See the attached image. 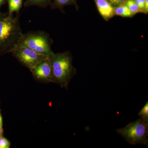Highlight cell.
Wrapping results in <instances>:
<instances>
[{"instance_id":"1","label":"cell","mask_w":148,"mask_h":148,"mask_svg":"<svg viewBox=\"0 0 148 148\" xmlns=\"http://www.w3.org/2000/svg\"><path fill=\"white\" fill-rule=\"evenodd\" d=\"M18 17L0 12V55L11 53L19 44L23 34Z\"/></svg>"},{"instance_id":"9","label":"cell","mask_w":148,"mask_h":148,"mask_svg":"<svg viewBox=\"0 0 148 148\" xmlns=\"http://www.w3.org/2000/svg\"><path fill=\"white\" fill-rule=\"evenodd\" d=\"M53 1V0H25L24 5L25 7L35 6L45 8L50 5Z\"/></svg>"},{"instance_id":"19","label":"cell","mask_w":148,"mask_h":148,"mask_svg":"<svg viewBox=\"0 0 148 148\" xmlns=\"http://www.w3.org/2000/svg\"><path fill=\"white\" fill-rule=\"evenodd\" d=\"M3 126V119L1 114L0 113V127H2Z\"/></svg>"},{"instance_id":"5","label":"cell","mask_w":148,"mask_h":148,"mask_svg":"<svg viewBox=\"0 0 148 148\" xmlns=\"http://www.w3.org/2000/svg\"><path fill=\"white\" fill-rule=\"evenodd\" d=\"M11 53L21 64L30 69V71L41 61L49 57L38 53L24 46H17Z\"/></svg>"},{"instance_id":"2","label":"cell","mask_w":148,"mask_h":148,"mask_svg":"<svg viewBox=\"0 0 148 148\" xmlns=\"http://www.w3.org/2000/svg\"><path fill=\"white\" fill-rule=\"evenodd\" d=\"M51 66V81L67 87L70 80L76 74L72 64L71 54L69 51L53 53L49 56Z\"/></svg>"},{"instance_id":"8","label":"cell","mask_w":148,"mask_h":148,"mask_svg":"<svg viewBox=\"0 0 148 148\" xmlns=\"http://www.w3.org/2000/svg\"><path fill=\"white\" fill-rule=\"evenodd\" d=\"M8 3V12L9 15H13L15 12L16 15H19V12L23 5V0H7Z\"/></svg>"},{"instance_id":"6","label":"cell","mask_w":148,"mask_h":148,"mask_svg":"<svg viewBox=\"0 0 148 148\" xmlns=\"http://www.w3.org/2000/svg\"><path fill=\"white\" fill-rule=\"evenodd\" d=\"M37 79L45 81H51V66L49 57L43 60L31 70Z\"/></svg>"},{"instance_id":"3","label":"cell","mask_w":148,"mask_h":148,"mask_svg":"<svg viewBox=\"0 0 148 148\" xmlns=\"http://www.w3.org/2000/svg\"><path fill=\"white\" fill-rule=\"evenodd\" d=\"M53 41L44 31L30 32L23 34L18 45L24 46L41 54L49 56L54 53L51 47Z\"/></svg>"},{"instance_id":"13","label":"cell","mask_w":148,"mask_h":148,"mask_svg":"<svg viewBox=\"0 0 148 148\" xmlns=\"http://www.w3.org/2000/svg\"><path fill=\"white\" fill-rule=\"evenodd\" d=\"M138 115L140 117V118L148 121V102L146 103L145 106L141 109V110L138 113Z\"/></svg>"},{"instance_id":"10","label":"cell","mask_w":148,"mask_h":148,"mask_svg":"<svg viewBox=\"0 0 148 148\" xmlns=\"http://www.w3.org/2000/svg\"><path fill=\"white\" fill-rule=\"evenodd\" d=\"M76 5V0H53L50 4L51 9H58L62 12H64V7L65 6Z\"/></svg>"},{"instance_id":"12","label":"cell","mask_w":148,"mask_h":148,"mask_svg":"<svg viewBox=\"0 0 148 148\" xmlns=\"http://www.w3.org/2000/svg\"><path fill=\"white\" fill-rule=\"evenodd\" d=\"M125 4L127 6L130 11L134 15L138 12H141L140 9L135 3V0H127L125 3Z\"/></svg>"},{"instance_id":"11","label":"cell","mask_w":148,"mask_h":148,"mask_svg":"<svg viewBox=\"0 0 148 148\" xmlns=\"http://www.w3.org/2000/svg\"><path fill=\"white\" fill-rule=\"evenodd\" d=\"M123 17H131L134 16L125 4L121 5L114 8V15Z\"/></svg>"},{"instance_id":"18","label":"cell","mask_w":148,"mask_h":148,"mask_svg":"<svg viewBox=\"0 0 148 148\" xmlns=\"http://www.w3.org/2000/svg\"><path fill=\"white\" fill-rule=\"evenodd\" d=\"M7 2V0H0V12L1 11V8L2 6L4 5Z\"/></svg>"},{"instance_id":"15","label":"cell","mask_w":148,"mask_h":148,"mask_svg":"<svg viewBox=\"0 0 148 148\" xmlns=\"http://www.w3.org/2000/svg\"><path fill=\"white\" fill-rule=\"evenodd\" d=\"M135 1L140 9V12H144L145 1V0H135Z\"/></svg>"},{"instance_id":"17","label":"cell","mask_w":148,"mask_h":148,"mask_svg":"<svg viewBox=\"0 0 148 148\" xmlns=\"http://www.w3.org/2000/svg\"><path fill=\"white\" fill-rule=\"evenodd\" d=\"M145 8L144 13L147 14L148 12V0H145Z\"/></svg>"},{"instance_id":"20","label":"cell","mask_w":148,"mask_h":148,"mask_svg":"<svg viewBox=\"0 0 148 148\" xmlns=\"http://www.w3.org/2000/svg\"><path fill=\"white\" fill-rule=\"evenodd\" d=\"M3 129L2 127H0V138L3 137Z\"/></svg>"},{"instance_id":"16","label":"cell","mask_w":148,"mask_h":148,"mask_svg":"<svg viewBox=\"0 0 148 148\" xmlns=\"http://www.w3.org/2000/svg\"><path fill=\"white\" fill-rule=\"evenodd\" d=\"M107 1L110 3L113 6H114L116 7L121 5L123 4L127 0H107Z\"/></svg>"},{"instance_id":"14","label":"cell","mask_w":148,"mask_h":148,"mask_svg":"<svg viewBox=\"0 0 148 148\" xmlns=\"http://www.w3.org/2000/svg\"><path fill=\"white\" fill-rule=\"evenodd\" d=\"M10 146V143L7 139L2 137L0 138V148H9Z\"/></svg>"},{"instance_id":"7","label":"cell","mask_w":148,"mask_h":148,"mask_svg":"<svg viewBox=\"0 0 148 148\" xmlns=\"http://www.w3.org/2000/svg\"><path fill=\"white\" fill-rule=\"evenodd\" d=\"M99 13L106 21L114 15V8L107 0H95Z\"/></svg>"},{"instance_id":"4","label":"cell","mask_w":148,"mask_h":148,"mask_svg":"<svg viewBox=\"0 0 148 148\" xmlns=\"http://www.w3.org/2000/svg\"><path fill=\"white\" fill-rule=\"evenodd\" d=\"M117 133L132 145L140 144L148 146V121L140 118L123 128L116 130Z\"/></svg>"}]
</instances>
